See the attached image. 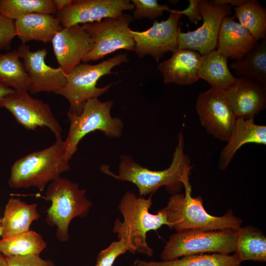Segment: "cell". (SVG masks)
I'll list each match as a JSON object with an SVG mask.
<instances>
[{
    "label": "cell",
    "mask_w": 266,
    "mask_h": 266,
    "mask_svg": "<svg viewBox=\"0 0 266 266\" xmlns=\"http://www.w3.org/2000/svg\"><path fill=\"white\" fill-rule=\"evenodd\" d=\"M16 36L14 21L0 15V50H9Z\"/></svg>",
    "instance_id": "obj_34"
},
{
    "label": "cell",
    "mask_w": 266,
    "mask_h": 266,
    "mask_svg": "<svg viewBox=\"0 0 266 266\" xmlns=\"http://www.w3.org/2000/svg\"><path fill=\"white\" fill-rule=\"evenodd\" d=\"M246 0H210L211 2L217 5H226L232 6H238L243 4Z\"/></svg>",
    "instance_id": "obj_36"
},
{
    "label": "cell",
    "mask_w": 266,
    "mask_h": 266,
    "mask_svg": "<svg viewBox=\"0 0 266 266\" xmlns=\"http://www.w3.org/2000/svg\"><path fill=\"white\" fill-rule=\"evenodd\" d=\"M237 230H187L176 232L169 236L161 253V258L163 261H170L206 253L229 254L233 252Z\"/></svg>",
    "instance_id": "obj_8"
},
{
    "label": "cell",
    "mask_w": 266,
    "mask_h": 266,
    "mask_svg": "<svg viewBox=\"0 0 266 266\" xmlns=\"http://www.w3.org/2000/svg\"><path fill=\"white\" fill-rule=\"evenodd\" d=\"M129 250L128 246L123 240L112 242L99 253L95 266H112L119 256Z\"/></svg>",
    "instance_id": "obj_32"
},
{
    "label": "cell",
    "mask_w": 266,
    "mask_h": 266,
    "mask_svg": "<svg viewBox=\"0 0 266 266\" xmlns=\"http://www.w3.org/2000/svg\"><path fill=\"white\" fill-rule=\"evenodd\" d=\"M17 50L0 52V83L15 91L28 90L29 79Z\"/></svg>",
    "instance_id": "obj_28"
},
{
    "label": "cell",
    "mask_w": 266,
    "mask_h": 266,
    "mask_svg": "<svg viewBox=\"0 0 266 266\" xmlns=\"http://www.w3.org/2000/svg\"><path fill=\"white\" fill-rule=\"evenodd\" d=\"M37 206V203L28 204L19 199L10 198L0 221L2 238L29 231L31 224L40 218Z\"/></svg>",
    "instance_id": "obj_22"
},
{
    "label": "cell",
    "mask_w": 266,
    "mask_h": 266,
    "mask_svg": "<svg viewBox=\"0 0 266 266\" xmlns=\"http://www.w3.org/2000/svg\"><path fill=\"white\" fill-rule=\"evenodd\" d=\"M2 107L7 109L25 129L35 130L38 127H46L56 139L62 138V128L49 105L32 98L28 91H15L4 99Z\"/></svg>",
    "instance_id": "obj_13"
},
{
    "label": "cell",
    "mask_w": 266,
    "mask_h": 266,
    "mask_svg": "<svg viewBox=\"0 0 266 266\" xmlns=\"http://www.w3.org/2000/svg\"><path fill=\"white\" fill-rule=\"evenodd\" d=\"M196 108L201 125L207 133L221 141L227 142L236 118L224 92L211 88L200 93Z\"/></svg>",
    "instance_id": "obj_12"
},
{
    "label": "cell",
    "mask_w": 266,
    "mask_h": 266,
    "mask_svg": "<svg viewBox=\"0 0 266 266\" xmlns=\"http://www.w3.org/2000/svg\"><path fill=\"white\" fill-rule=\"evenodd\" d=\"M178 143L168 167L162 170H152L143 167L127 155L121 156L117 174L110 170L109 166L102 165L101 171L121 181H128L138 188L140 197L153 194L165 186L171 194L178 193L183 185L182 178L186 170L193 167L189 157L184 152V139L182 132L178 136Z\"/></svg>",
    "instance_id": "obj_1"
},
{
    "label": "cell",
    "mask_w": 266,
    "mask_h": 266,
    "mask_svg": "<svg viewBox=\"0 0 266 266\" xmlns=\"http://www.w3.org/2000/svg\"><path fill=\"white\" fill-rule=\"evenodd\" d=\"M51 42L59 67L66 74L80 64L93 46L92 38L80 25L63 28Z\"/></svg>",
    "instance_id": "obj_16"
},
{
    "label": "cell",
    "mask_w": 266,
    "mask_h": 266,
    "mask_svg": "<svg viewBox=\"0 0 266 266\" xmlns=\"http://www.w3.org/2000/svg\"><path fill=\"white\" fill-rule=\"evenodd\" d=\"M57 12L54 0H0V15L13 21L31 13Z\"/></svg>",
    "instance_id": "obj_30"
},
{
    "label": "cell",
    "mask_w": 266,
    "mask_h": 266,
    "mask_svg": "<svg viewBox=\"0 0 266 266\" xmlns=\"http://www.w3.org/2000/svg\"><path fill=\"white\" fill-rule=\"evenodd\" d=\"M15 90L0 83V108L2 107L4 99L15 92Z\"/></svg>",
    "instance_id": "obj_37"
},
{
    "label": "cell",
    "mask_w": 266,
    "mask_h": 266,
    "mask_svg": "<svg viewBox=\"0 0 266 266\" xmlns=\"http://www.w3.org/2000/svg\"><path fill=\"white\" fill-rule=\"evenodd\" d=\"M231 68L237 75L250 78L266 86V39L244 57L233 61Z\"/></svg>",
    "instance_id": "obj_26"
},
{
    "label": "cell",
    "mask_w": 266,
    "mask_h": 266,
    "mask_svg": "<svg viewBox=\"0 0 266 266\" xmlns=\"http://www.w3.org/2000/svg\"><path fill=\"white\" fill-rule=\"evenodd\" d=\"M128 60L127 54L121 53L96 65L79 64L67 74L65 86L54 93L63 96L68 101V112L79 115L87 100L98 98L113 84L110 83L103 87H98L99 79L105 75L114 73L111 69Z\"/></svg>",
    "instance_id": "obj_6"
},
{
    "label": "cell",
    "mask_w": 266,
    "mask_h": 266,
    "mask_svg": "<svg viewBox=\"0 0 266 266\" xmlns=\"http://www.w3.org/2000/svg\"><path fill=\"white\" fill-rule=\"evenodd\" d=\"M228 58L216 49L201 56L199 78L207 81L211 88L225 91L235 81L227 64Z\"/></svg>",
    "instance_id": "obj_23"
},
{
    "label": "cell",
    "mask_w": 266,
    "mask_h": 266,
    "mask_svg": "<svg viewBox=\"0 0 266 266\" xmlns=\"http://www.w3.org/2000/svg\"><path fill=\"white\" fill-rule=\"evenodd\" d=\"M17 50L29 79L28 92L31 94L41 92H55L64 87L67 74L59 66L54 68L47 65L45 59V48L31 51L26 44H21Z\"/></svg>",
    "instance_id": "obj_15"
},
{
    "label": "cell",
    "mask_w": 266,
    "mask_h": 266,
    "mask_svg": "<svg viewBox=\"0 0 266 266\" xmlns=\"http://www.w3.org/2000/svg\"><path fill=\"white\" fill-rule=\"evenodd\" d=\"M133 266H241V263L233 255L212 253L187 255L170 261L146 262L136 260Z\"/></svg>",
    "instance_id": "obj_25"
},
{
    "label": "cell",
    "mask_w": 266,
    "mask_h": 266,
    "mask_svg": "<svg viewBox=\"0 0 266 266\" xmlns=\"http://www.w3.org/2000/svg\"><path fill=\"white\" fill-rule=\"evenodd\" d=\"M192 167L186 170L182 178L185 195L179 193L172 194L166 206L164 207L168 227L176 232L187 230L239 229L242 221L235 216L232 210H228L221 216L211 215L203 207L201 197H192V187L189 182Z\"/></svg>",
    "instance_id": "obj_3"
},
{
    "label": "cell",
    "mask_w": 266,
    "mask_h": 266,
    "mask_svg": "<svg viewBox=\"0 0 266 266\" xmlns=\"http://www.w3.org/2000/svg\"><path fill=\"white\" fill-rule=\"evenodd\" d=\"M233 255L240 263L246 261H266V237L252 226L240 227L236 231Z\"/></svg>",
    "instance_id": "obj_24"
},
{
    "label": "cell",
    "mask_w": 266,
    "mask_h": 266,
    "mask_svg": "<svg viewBox=\"0 0 266 266\" xmlns=\"http://www.w3.org/2000/svg\"><path fill=\"white\" fill-rule=\"evenodd\" d=\"M0 266H8L6 257L0 252Z\"/></svg>",
    "instance_id": "obj_39"
},
{
    "label": "cell",
    "mask_w": 266,
    "mask_h": 266,
    "mask_svg": "<svg viewBox=\"0 0 266 266\" xmlns=\"http://www.w3.org/2000/svg\"><path fill=\"white\" fill-rule=\"evenodd\" d=\"M85 189H81L77 183L60 176L48 186L43 198L51 202L47 210L45 222L56 227L58 240H69L68 228L75 217H85L89 214L92 202L86 197Z\"/></svg>",
    "instance_id": "obj_5"
},
{
    "label": "cell",
    "mask_w": 266,
    "mask_h": 266,
    "mask_svg": "<svg viewBox=\"0 0 266 266\" xmlns=\"http://www.w3.org/2000/svg\"><path fill=\"white\" fill-rule=\"evenodd\" d=\"M224 93L236 118L248 119L266 106V86L248 77H240Z\"/></svg>",
    "instance_id": "obj_17"
},
{
    "label": "cell",
    "mask_w": 266,
    "mask_h": 266,
    "mask_svg": "<svg viewBox=\"0 0 266 266\" xmlns=\"http://www.w3.org/2000/svg\"><path fill=\"white\" fill-rule=\"evenodd\" d=\"M152 196L145 199L136 197L133 192H126L118 207L123 221L117 218L113 227V233L119 239L125 242L130 253H139L149 257L153 255V250L147 243V233L157 231L164 225L169 226L164 208L156 214L149 211L152 204Z\"/></svg>",
    "instance_id": "obj_2"
},
{
    "label": "cell",
    "mask_w": 266,
    "mask_h": 266,
    "mask_svg": "<svg viewBox=\"0 0 266 266\" xmlns=\"http://www.w3.org/2000/svg\"><path fill=\"white\" fill-rule=\"evenodd\" d=\"M113 100L101 101L98 98L89 100L79 115L67 112L69 128L65 141V157L69 161L77 150L80 140L87 134L99 130L109 137H119L123 124L118 117H112Z\"/></svg>",
    "instance_id": "obj_7"
},
{
    "label": "cell",
    "mask_w": 266,
    "mask_h": 266,
    "mask_svg": "<svg viewBox=\"0 0 266 266\" xmlns=\"http://www.w3.org/2000/svg\"><path fill=\"white\" fill-rule=\"evenodd\" d=\"M200 0H190L189 5L186 9L182 10H178L182 15L186 16L192 23H196L202 18L199 9Z\"/></svg>",
    "instance_id": "obj_35"
},
{
    "label": "cell",
    "mask_w": 266,
    "mask_h": 266,
    "mask_svg": "<svg viewBox=\"0 0 266 266\" xmlns=\"http://www.w3.org/2000/svg\"><path fill=\"white\" fill-rule=\"evenodd\" d=\"M201 57L197 51L177 49L170 58L158 66L164 83L185 85L198 81Z\"/></svg>",
    "instance_id": "obj_19"
},
{
    "label": "cell",
    "mask_w": 266,
    "mask_h": 266,
    "mask_svg": "<svg viewBox=\"0 0 266 266\" xmlns=\"http://www.w3.org/2000/svg\"><path fill=\"white\" fill-rule=\"evenodd\" d=\"M46 246L42 236L32 230L0 240V252L5 257L40 255Z\"/></svg>",
    "instance_id": "obj_27"
},
{
    "label": "cell",
    "mask_w": 266,
    "mask_h": 266,
    "mask_svg": "<svg viewBox=\"0 0 266 266\" xmlns=\"http://www.w3.org/2000/svg\"><path fill=\"white\" fill-rule=\"evenodd\" d=\"M134 4L133 19H154L162 16L165 11L170 12L167 5L160 4L156 0H132Z\"/></svg>",
    "instance_id": "obj_31"
},
{
    "label": "cell",
    "mask_w": 266,
    "mask_h": 266,
    "mask_svg": "<svg viewBox=\"0 0 266 266\" xmlns=\"http://www.w3.org/2000/svg\"><path fill=\"white\" fill-rule=\"evenodd\" d=\"M235 17L257 41L266 39V11L258 0H246L234 8Z\"/></svg>",
    "instance_id": "obj_29"
},
{
    "label": "cell",
    "mask_w": 266,
    "mask_h": 266,
    "mask_svg": "<svg viewBox=\"0 0 266 266\" xmlns=\"http://www.w3.org/2000/svg\"><path fill=\"white\" fill-rule=\"evenodd\" d=\"M2 228H1L0 221V237L2 236Z\"/></svg>",
    "instance_id": "obj_40"
},
{
    "label": "cell",
    "mask_w": 266,
    "mask_h": 266,
    "mask_svg": "<svg viewBox=\"0 0 266 266\" xmlns=\"http://www.w3.org/2000/svg\"><path fill=\"white\" fill-rule=\"evenodd\" d=\"M16 36L22 43L36 40L46 43L51 42L62 28L58 19L53 15L33 13L14 21Z\"/></svg>",
    "instance_id": "obj_21"
},
{
    "label": "cell",
    "mask_w": 266,
    "mask_h": 266,
    "mask_svg": "<svg viewBox=\"0 0 266 266\" xmlns=\"http://www.w3.org/2000/svg\"><path fill=\"white\" fill-rule=\"evenodd\" d=\"M254 117L237 118L227 145L222 150L219 160V167L225 170L233 159L236 151L248 143L266 145V126L257 125Z\"/></svg>",
    "instance_id": "obj_20"
},
{
    "label": "cell",
    "mask_w": 266,
    "mask_h": 266,
    "mask_svg": "<svg viewBox=\"0 0 266 266\" xmlns=\"http://www.w3.org/2000/svg\"><path fill=\"white\" fill-rule=\"evenodd\" d=\"M235 16L225 17L221 24L217 38V50L226 57L238 60L252 51L258 41Z\"/></svg>",
    "instance_id": "obj_18"
},
{
    "label": "cell",
    "mask_w": 266,
    "mask_h": 266,
    "mask_svg": "<svg viewBox=\"0 0 266 266\" xmlns=\"http://www.w3.org/2000/svg\"><path fill=\"white\" fill-rule=\"evenodd\" d=\"M69 169L65 141L58 138L50 147L16 160L11 167L8 185L14 189L35 187L42 192L49 182Z\"/></svg>",
    "instance_id": "obj_4"
},
{
    "label": "cell",
    "mask_w": 266,
    "mask_h": 266,
    "mask_svg": "<svg viewBox=\"0 0 266 266\" xmlns=\"http://www.w3.org/2000/svg\"><path fill=\"white\" fill-rule=\"evenodd\" d=\"M230 5H217L200 0L199 9L202 25L193 31L178 33V49L194 50L201 56L216 49L219 29L223 19L231 13Z\"/></svg>",
    "instance_id": "obj_10"
},
{
    "label": "cell",
    "mask_w": 266,
    "mask_h": 266,
    "mask_svg": "<svg viewBox=\"0 0 266 266\" xmlns=\"http://www.w3.org/2000/svg\"><path fill=\"white\" fill-rule=\"evenodd\" d=\"M8 266H56L50 259H44L40 255L28 254L6 257Z\"/></svg>",
    "instance_id": "obj_33"
},
{
    "label": "cell",
    "mask_w": 266,
    "mask_h": 266,
    "mask_svg": "<svg viewBox=\"0 0 266 266\" xmlns=\"http://www.w3.org/2000/svg\"><path fill=\"white\" fill-rule=\"evenodd\" d=\"M72 1V0H54L58 12L63 10L66 6L70 4Z\"/></svg>",
    "instance_id": "obj_38"
},
{
    "label": "cell",
    "mask_w": 266,
    "mask_h": 266,
    "mask_svg": "<svg viewBox=\"0 0 266 266\" xmlns=\"http://www.w3.org/2000/svg\"><path fill=\"white\" fill-rule=\"evenodd\" d=\"M166 20L155 21L152 26L142 32L131 30L134 41V51L139 57L150 55L158 62L165 53L178 49L177 37L181 31L179 20L182 16L178 10L171 9Z\"/></svg>",
    "instance_id": "obj_11"
},
{
    "label": "cell",
    "mask_w": 266,
    "mask_h": 266,
    "mask_svg": "<svg viewBox=\"0 0 266 266\" xmlns=\"http://www.w3.org/2000/svg\"><path fill=\"white\" fill-rule=\"evenodd\" d=\"M134 8V4L129 0H73L70 4L58 12L56 17L64 28L118 17L121 15L124 11Z\"/></svg>",
    "instance_id": "obj_14"
},
{
    "label": "cell",
    "mask_w": 266,
    "mask_h": 266,
    "mask_svg": "<svg viewBox=\"0 0 266 266\" xmlns=\"http://www.w3.org/2000/svg\"><path fill=\"white\" fill-rule=\"evenodd\" d=\"M133 20L131 15L123 13L118 17L82 25L92 38L93 46L82 61L99 60L118 50H134V41L129 27Z\"/></svg>",
    "instance_id": "obj_9"
}]
</instances>
